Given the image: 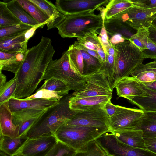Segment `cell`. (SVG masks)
<instances>
[{
  "instance_id": "obj_1",
  "label": "cell",
  "mask_w": 156,
  "mask_h": 156,
  "mask_svg": "<svg viewBox=\"0 0 156 156\" xmlns=\"http://www.w3.org/2000/svg\"><path fill=\"white\" fill-rule=\"evenodd\" d=\"M55 51L51 39L43 36L37 44L28 49L22 65L15 74L17 83L13 97L23 99L32 95L43 80Z\"/></svg>"
},
{
  "instance_id": "obj_2",
  "label": "cell",
  "mask_w": 156,
  "mask_h": 156,
  "mask_svg": "<svg viewBox=\"0 0 156 156\" xmlns=\"http://www.w3.org/2000/svg\"><path fill=\"white\" fill-rule=\"evenodd\" d=\"M72 93L64 96L56 105L48 109L30 129L26 136L29 138L54 135L58 129L70 118L73 111L69 102Z\"/></svg>"
},
{
  "instance_id": "obj_3",
  "label": "cell",
  "mask_w": 156,
  "mask_h": 156,
  "mask_svg": "<svg viewBox=\"0 0 156 156\" xmlns=\"http://www.w3.org/2000/svg\"><path fill=\"white\" fill-rule=\"evenodd\" d=\"M94 12L88 11L66 16V18L56 27L58 34L63 38H78L96 32L103 26V16L102 13L97 15Z\"/></svg>"
},
{
  "instance_id": "obj_4",
  "label": "cell",
  "mask_w": 156,
  "mask_h": 156,
  "mask_svg": "<svg viewBox=\"0 0 156 156\" xmlns=\"http://www.w3.org/2000/svg\"><path fill=\"white\" fill-rule=\"evenodd\" d=\"M115 47L117 54L115 58L113 89L121 80L129 77L143 63L144 59L142 52L128 40L119 43Z\"/></svg>"
},
{
  "instance_id": "obj_5",
  "label": "cell",
  "mask_w": 156,
  "mask_h": 156,
  "mask_svg": "<svg viewBox=\"0 0 156 156\" xmlns=\"http://www.w3.org/2000/svg\"><path fill=\"white\" fill-rule=\"evenodd\" d=\"M109 129L68 125L64 124L54 135L59 140L77 150L108 132Z\"/></svg>"
},
{
  "instance_id": "obj_6",
  "label": "cell",
  "mask_w": 156,
  "mask_h": 156,
  "mask_svg": "<svg viewBox=\"0 0 156 156\" xmlns=\"http://www.w3.org/2000/svg\"><path fill=\"white\" fill-rule=\"evenodd\" d=\"M53 78L64 82L70 90H76L82 88L84 77L76 73L71 68L67 51L58 59L52 60L44 73L43 79Z\"/></svg>"
},
{
  "instance_id": "obj_7",
  "label": "cell",
  "mask_w": 156,
  "mask_h": 156,
  "mask_svg": "<svg viewBox=\"0 0 156 156\" xmlns=\"http://www.w3.org/2000/svg\"><path fill=\"white\" fill-rule=\"evenodd\" d=\"M82 88L74 91L72 96L77 98L90 96H112L113 89L107 76L101 70L83 76Z\"/></svg>"
},
{
  "instance_id": "obj_8",
  "label": "cell",
  "mask_w": 156,
  "mask_h": 156,
  "mask_svg": "<svg viewBox=\"0 0 156 156\" xmlns=\"http://www.w3.org/2000/svg\"><path fill=\"white\" fill-rule=\"evenodd\" d=\"M116 107L115 113L110 118L109 132L140 129L143 110L118 105Z\"/></svg>"
},
{
  "instance_id": "obj_9",
  "label": "cell",
  "mask_w": 156,
  "mask_h": 156,
  "mask_svg": "<svg viewBox=\"0 0 156 156\" xmlns=\"http://www.w3.org/2000/svg\"><path fill=\"white\" fill-rule=\"evenodd\" d=\"M156 18V7L144 8L135 5L110 19L121 20L137 30L142 28H149Z\"/></svg>"
},
{
  "instance_id": "obj_10",
  "label": "cell",
  "mask_w": 156,
  "mask_h": 156,
  "mask_svg": "<svg viewBox=\"0 0 156 156\" xmlns=\"http://www.w3.org/2000/svg\"><path fill=\"white\" fill-rule=\"evenodd\" d=\"M104 107L73 111L70 119L65 124L70 125L109 129L110 117Z\"/></svg>"
},
{
  "instance_id": "obj_11",
  "label": "cell",
  "mask_w": 156,
  "mask_h": 156,
  "mask_svg": "<svg viewBox=\"0 0 156 156\" xmlns=\"http://www.w3.org/2000/svg\"><path fill=\"white\" fill-rule=\"evenodd\" d=\"M57 141L53 134L28 138L13 155L45 156Z\"/></svg>"
},
{
  "instance_id": "obj_12",
  "label": "cell",
  "mask_w": 156,
  "mask_h": 156,
  "mask_svg": "<svg viewBox=\"0 0 156 156\" xmlns=\"http://www.w3.org/2000/svg\"><path fill=\"white\" fill-rule=\"evenodd\" d=\"M110 0H57L55 6L63 14L69 15L88 11H94Z\"/></svg>"
},
{
  "instance_id": "obj_13",
  "label": "cell",
  "mask_w": 156,
  "mask_h": 156,
  "mask_svg": "<svg viewBox=\"0 0 156 156\" xmlns=\"http://www.w3.org/2000/svg\"><path fill=\"white\" fill-rule=\"evenodd\" d=\"M59 101L55 99H25L12 97L9 100L8 104L10 110L12 113L24 109H48L57 105Z\"/></svg>"
},
{
  "instance_id": "obj_14",
  "label": "cell",
  "mask_w": 156,
  "mask_h": 156,
  "mask_svg": "<svg viewBox=\"0 0 156 156\" xmlns=\"http://www.w3.org/2000/svg\"><path fill=\"white\" fill-rule=\"evenodd\" d=\"M48 109H24L12 113L14 123L20 126V136H26L30 129Z\"/></svg>"
},
{
  "instance_id": "obj_15",
  "label": "cell",
  "mask_w": 156,
  "mask_h": 156,
  "mask_svg": "<svg viewBox=\"0 0 156 156\" xmlns=\"http://www.w3.org/2000/svg\"><path fill=\"white\" fill-rule=\"evenodd\" d=\"M13 119L8 101L0 105V135L13 138L20 137V126L14 123Z\"/></svg>"
},
{
  "instance_id": "obj_16",
  "label": "cell",
  "mask_w": 156,
  "mask_h": 156,
  "mask_svg": "<svg viewBox=\"0 0 156 156\" xmlns=\"http://www.w3.org/2000/svg\"><path fill=\"white\" fill-rule=\"evenodd\" d=\"M115 88L119 97L125 98L129 101L135 97L145 95L138 81L132 76L122 79L117 83Z\"/></svg>"
},
{
  "instance_id": "obj_17",
  "label": "cell",
  "mask_w": 156,
  "mask_h": 156,
  "mask_svg": "<svg viewBox=\"0 0 156 156\" xmlns=\"http://www.w3.org/2000/svg\"><path fill=\"white\" fill-rule=\"evenodd\" d=\"M112 96H90L77 98L72 96L69 102L71 111L83 110L95 108L104 107L105 104L111 100Z\"/></svg>"
},
{
  "instance_id": "obj_18",
  "label": "cell",
  "mask_w": 156,
  "mask_h": 156,
  "mask_svg": "<svg viewBox=\"0 0 156 156\" xmlns=\"http://www.w3.org/2000/svg\"><path fill=\"white\" fill-rule=\"evenodd\" d=\"M37 6L48 16L50 20L46 24L47 30L56 28L66 18L50 1L47 0H30Z\"/></svg>"
},
{
  "instance_id": "obj_19",
  "label": "cell",
  "mask_w": 156,
  "mask_h": 156,
  "mask_svg": "<svg viewBox=\"0 0 156 156\" xmlns=\"http://www.w3.org/2000/svg\"><path fill=\"white\" fill-rule=\"evenodd\" d=\"M27 31L0 39V51L9 53L27 51L28 41L26 40L25 34Z\"/></svg>"
},
{
  "instance_id": "obj_20",
  "label": "cell",
  "mask_w": 156,
  "mask_h": 156,
  "mask_svg": "<svg viewBox=\"0 0 156 156\" xmlns=\"http://www.w3.org/2000/svg\"><path fill=\"white\" fill-rule=\"evenodd\" d=\"M113 134L122 142L129 146L146 149L143 131L140 129L113 131Z\"/></svg>"
},
{
  "instance_id": "obj_21",
  "label": "cell",
  "mask_w": 156,
  "mask_h": 156,
  "mask_svg": "<svg viewBox=\"0 0 156 156\" xmlns=\"http://www.w3.org/2000/svg\"><path fill=\"white\" fill-rule=\"evenodd\" d=\"M138 82L145 95L135 97L130 101L144 112H156V92L148 88L142 83Z\"/></svg>"
},
{
  "instance_id": "obj_22",
  "label": "cell",
  "mask_w": 156,
  "mask_h": 156,
  "mask_svg": "<svg viewBox=\"0 0 156 156\" xmlns=\"http://www.w3.org/2000/svg\"><path fill=\"white\" fill-rule=\"evenodd\" d=\"M103 20L104 27L108 34L111 37L119 34L128 40L133 34L131 32L132 28L121 20L112 19Z\"/></svg>"
},
{
  "instance_id": "obj_23",
  "label": "cell",
  "mask_w": 156,
  "mask_h": 156,
  "mask_svg": "<svg viewBox=\"0 0 156 156\" xmlns=\"http://www.w3.org/2000/svg\"><path fill=\"white\" fill-rule=\"evenodd\" d=\"M140 129L144 140L156 139V112H144Z\"/></svg>"
},
{
  "instance_id": "obj_24",
  "label": "cell",
  "mask_w": 156,
  "mask_h": 156,
  "mask_svg": "<svg viewBox=\"0 0 156 156\" xmlns=\"http://www.w3.org/2000/svg\"><path fill=\"white\" fill-rule=\"evenodd\" d=\"M0 135V151L10 156H13L29 138L26 136L13 138Z\"/></svg>"
},
{
  "instance_id": "obj_25",
  "label": "cell",
  "mask_w": 156,
  "mask_h": 156,
  "mask_svg": "<svg viewBox=\"0 0 156 156\" xmlns=\"http://www.w3.org/2000/svg\"><path fill=\"white\" fill-rule=\"evenodd\" d=\"M135 5L131 0H110L102 13L103 19L108 20L116 15Z\"/></svg>"
},
{
  "instance_id": "obj_26",
  "label": "cell",
  "mask_w": 156,
  "mask_h": 156,
  "mask_svg": "<svg viewBox=\"0 0 156 156\" xmlns=\"http://www.w3.org/2000/svg\"><path fill=\"white\" fill-rule=\"evenodd\" d=\"M6 3L8 9L21 23L33 27L41 24L28 13L17 0H12Z\"/></svg>"
},
{
  "instance_id": "obj_27",
  "label": "cell",
  "mask_w": 156,
  "mask_h": 156,
  "mask_svg": "<svg viewBox=\"0 0 156 156\" xmlns=\"http://www.w3.org/2000/svg\"><path fill=\"white\" fill-rule=\"evenodd\" d=\"M66 51L71 69L78 75L83 76L84 63L80 49L73 44L69 46Z\"/></svg>"
},
{
  "instance_id": "obj_28",
  "label": "cell",
  "mask_w": 156,
  "mask_h": 156,
  "mask_svg": "<svg viewBox=\"0 0 156 156\" xmlns=\"http://www.w3.org/2000/svg\"><path fill=\"white\" fill-rule=\"evenodd\" d=\"M24 9L34 19L41 24H47L50 20L48 15L30 0H17Z\"/></svg>"
},
{
  "instance_id": "obj_29",
  "label": "cell",
  "mask_w": 156,
  "mask_h": 156,
  "mask_svg": "<svg viewBox=\"0 0 156 156\" xmlns=\"http://www.w3.org/2000/svg\"><path fill=\"white\" fill-rule=\"evenodd\" d=\"M27 51L18 52L15 56L11 59L0 61V72L2 70L7 71L16 74L22 65Z\"/></svg>"
},
{
  "instance_id": "obj_30",
  "label": "cell",
  "mask_w": 156,
  "mask_h": 156,
  "mask_svg": "<svg viewBox=\"0 0 156 156\" xmlns=\"http://www.w3.org/2000/svg\"><path fill=\"white\" fill-rule=\"evenodd\" d=\"M80 49L83 57L84 63L83 76L93 73L100 70L102 66V63L96 58L85 51Z\"/></svg>"
},
{
  "instance_id": "obj_31",
  "label": "cell",
  "mask_w": 156,
  "mask_h": 156,
  "mask_svg": "<svg viewBox=\"0 0 156 156\" xmlns=\"http://www.w3.org/2000/svg\"><path fill=\"white\" fill-rule=\"evenodd\" d=\"M73 156H108L95 140L77 150Z\"/></svg>"
},
{
  "instance_id": "obj_32",
  "label": "cell",
  "mask_w": 156,
  "mask_h": 156,
  "mask_svg": "<svg viewBox=\"0 0 156 156\" xmlns=\"http://www.w3.org/2000/svg\"><path fill=\"white\" fill-rule=\"evenodd\" d=\"M22 23L8 8L6 2H0V27L11 26Z\"/></svg>"
},
{
  "instance_id": "obj_33",
  "label": "cell",
  "mask_w": 156,
  "mask_h": 156,
  "mask_svg": "<svg viewBox=\"0 0 156 156\" xmlns=\"http://www.w3.org/2000/svg\"><path fill=\"white\" fill-rule=\"evenodd\" d=\"M41 89L54 91L62 96L68 94L70 90L64 82L53 78L45 80L43 84L37 90Z\"/></svg>"
},
{
  "instance_id": "obj_34",
  "label": "cell",
  "mask_w": 156,
  "mask_h": 156,
  "mask_svg": "<svg viewBox=\"0 0 156 156\" xmlns=\"http://www.w3.org/2000/svg\"><path fill=\"white\" fill-rule=\"evenodd\" d=\"M130 75L142 83L151 82L156 80V73L149 69L145 64L143 63L136 68Z\"/></svg>"
},
{
  "instance_id": "obj_35",
  "label": "cell",
  "mask_w": 156,
  "mask_h": 156,
  "mask_svg": "<svg viewBox=\"0 0 156 156\" xmlns=\"http://www.w3.org/2000/svg\"><path fill=\"white\" fill-rule=\"evenodd\" d=\"M77 41L90 50L98 52L101 50L103 49L96 32L92 33L87 34L83 37L78 38Z\"/></svg>"
},
{
  "instance_id": "obj_36",
  "label": "cell",
  "mask_w": 156,
  "mask_h": 156,
  "mask_svg": "<svg viewBox=\"0 0 156 156\" xmlns=\"http://www.w3.org/2000/svg\"><path fill=\"white\" fill-rule=\"evenodd\" d=\"M77 150L58 140L45 156H73Z\"/></svg>"
},
{
  "instance_id": "obj_37",
  "label": "cell",
  "mask_w": 156,
  "mask_h": 156,
  "mask_svg": "<svg viewBox=\"0 0 156 156\" xmlns=\"http://www.w3.org/2000/svg\"><path fill=\"white\" fill-rule=\"evenodd\" d=\"M33 27L21 23L17 24L0 27V39L16 35L27 31Z\"/></svg>"
},
{
  "instance_id": "obj_38",
  "label": "cell",
  "mask_w": 156,
  "mask_h": 156,
  "mask_svg": "<svg viewBox=\"0 0 156 156\" xmlns=\"http://www.w3.org/2000/svg\"><path fill=\"white\" fill-rule=\"evenodd\" d=\"M17 80L15 76L0 88V105L9 101L13 97V95L17 87Z\"/></svg>"
},
{
  "instance_id": "obj_39",
  "label": "cell",
  "mask_w": 156,
  "mask_h": 156,
  "mask_svg": "<svg viewBox=\"0 0 156 156\" xmlns=\"http://www.w3.org/2000/svg\"><path fill=\"white\" fill-rule=\"evenodd\" d=\"M63 96L54 91L46 89H41L37 90L35 94L25 98L24 99H30L37 98L48 99H55L60 101Z\"/></svg>"
},
{
  "instance_id": "obj_40",
  "label": "cell",
  "mask_w": 156,
  "mask_h": 156,
  "mask_svg": "<svg viewBox=\"0 0 156 156\" xmlns=\"http://www.w3.org/2000/svg\"><path fill=\"white\" fill-rule=\"evenodd\" d=\"M142 44L144 49L141 52L144 58L156 60V44L149 38L144 39Z\"/></svg>"
},
{
  "instance_id": "obj_41",
  "label": "cell",
  "mask_w": 156,
  "mask_h": 156,
  "mask_svg": "<svg viewBox=\"0 0 156 156\" xmlns=\"http://www.w3.org/2000/svg\"><path fill=\"white\" fill-rule=\"evenodd\" d=\"M98 37L105 53L106 50L112 45V43L109 38L104 25Z\"/></svg>"
},
{
  "instance_id": "obj_42",
  "label": "cell",
  "mask_w": 156,
  "mask_h": 156,
  "mask_svg": "<svg viewBox=\"0 0 156 156\" xmlns=\"http://www.w3.org/2000/svg\"><path fill=\"white\" fill-rule=\"evenodd\" d=\"M73 44L76 47L85 51L90 55L97 58L102 64L101 59L97 51L88 49L84 46L79 43L77 41H75Z\"/></svg>"
},
{
  "instance_id": "obj_43",
  "label": "cell",
  "mask_w": 156,
  "mask_h": 156,
  "mask_svg": "<svg viewBox=\"0 0 156 156\" xmlns=\"http://www.w3.org/2000/svg\"><path fill=\"white\" fill-rule=\"evenodd\" d=\"M116 105L113 104L109 100L105 104L104 109L110 118L112 117L115 113L116 109Z\"/></svg>"
},
{
  "instance_id": "obj_44",
  "label": "cell",
  "mask_w": 156,
  "mask_h": 156,
  "mask_svg": "<svg viewBox=\"0 0 156 156\" xmlns=\"http://www.w3.org/2000/svg\"><path fill=\"white\" fill-rule=\"evenodd\" d=\"M144 140L146 149L156 154V139Z\"/></svg>"
},
{
  "instance_id": "obj_45",
  "label": "cell",
  "mask_w": 156,
  "mask_h": 156,
  "mask_svg": "<svg viewBox=\"0 0 156 156\" xmlns=\"http://www.w3.org/2000/svg\"><path fill=\"white\" fill-rule=\"evenodd\" d=\"M17 53H9L0 51V61H5L11 59L15 56Z\"/></svg>"
},
{
  "instance_id": "obj_46",
  "label": "cell",
  "mask_w": 156,
  "mask_h": 156,
  "mask_svg": "<svg viewBox=\"0 0 156 156\" xmlns=\"http://www.w3.org/2000/svg\"><path fill=\"white\" fill-rule=\"evenodd\" d=\"M45 23L41 24L37 26L34 27L29 30L25 34V39L26 41H28L29 39L33 35L36 30L39 27H43Z\"/></svg>"
},
{
  "instance_id": "obj_47",
  "label": "cell",
  "mask_w": 156,
  "mask_h": 156,
  "mask_svg": "<svg viewBox=\"0 0 156 156\" xmlns=\"http://www.w3.org/2000/svg\"><path fill=\"white\" fill-rule=\"evenodd\" d=\"M149 39L156 44V29L151 26L149 28Z\"/></svg>"
},
{
  "instance_id": "obj_48",
  "label": "cell",
  "mask_w": 156,
  "mask_h": 156,
  "mask_svg": "<svg viewBox=\"0 0 156 156\" xmlns=\"http://www.w3.org/2000/svg\"><path fill=\"white\" fill-rule=\"evenodd\" d=\"M146 8L156 7V0H142Z\"/></svg>"
},
{
  "instance_id": "obj_49",
  "label": "cell",
  "mask_w": 156,
  "mask_h": 156,
  "mask_svg": "<svg viewBox=\"0 0 156 156\" xmlns=\"http://www.w3.org/2000/svg\"><path fill=\"white\" fill-rule=\"evenodd\" d=\"M142 83L148 88L156 92V80L151 82Z\"/></svg>"
},
{
  "instance_id": "obj_50",
  "label": "cell",
  "mask_w": 156,
  "mask_h": 156,
  "mask_svg": "<svg viewBox=\"0 0 156 156\" xmlns=\"http://www.w3.org/2000/svg\"><path fill=\"white\" fill-rule=\"evenodd\" d=\"M6 76L2 72H0V88L2 87L6 83Z\"/></svg>"
},
{
  "instance_id": "obj_51",
  "label": "cell",
  "mask_w": 156,
  "mask_h": 156,
  "mask_svg": "<svg viewBox=\"0 0 156 156\" xmlns=\"http://www.w3.org/2000/svg\"><path fill=\"white\" fill-rule=\"evenodd\" d=\"M145 64L151 67L156 68V60L152 62L148 63Z\"/></svg>"
},
{
  "instance_id": "obj_52",
  "label": "cell",
  "mask_w": 156,
  "mask_h": 156,
  "mask_svg": "<svg viewBox=\"0 0 156 156\" xmlns=\"http://www.w3.org/2000/svg\"><path fill=\"white\" fill-rule=\"evenodd\" d=\"M151 26L154 28L156 29V18L152 22Z\"/></svg>"
},
{
  "instance_id": "obj_53",
  "label": "cell",
  "mask_w": 156,
  "mask_h": 156,
  "mask_svg": "<svg viewBox=\"0 0 156 156\" xmlns=\"http://www.w3.org/2000/svg\"><path fill=\"white\" fill-rule=\"evenodd\" d=\"M0 156H10L6 154L3 151H0Z\"/></svg>"
},
{
  "instance_id": "obj_54",
  "label": "cell",
  "mask_w": 156,
  "mask_h": 156,
  "mask_svg": "<svg viewBox=\"0 0 156 156\" xmlns=\"http://www.w3.org/2000/svg\"><path fill=\"white\" fill-rule=\"evenodd\" d=\"M13 156H18V155H13Z\"/></svg>"
}]
</instances>
